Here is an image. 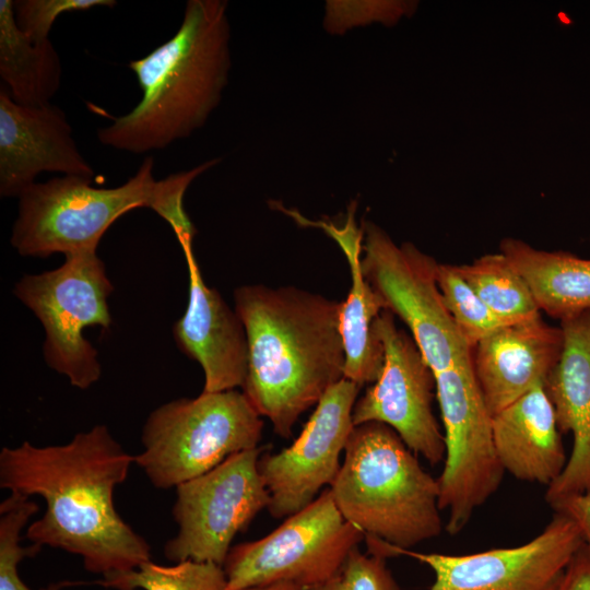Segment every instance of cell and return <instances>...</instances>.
Here are the masks:
<instances>
[{
	"mask_svg": "<svg viewBox=\"0 0 590 590\" xmlns=\"http://www.w3.org/2000/svg\"><path fill=\"white\" fill-rule=\"evenodd\" d=\"M578 526L562 512L529 542L483 552L449 555L396 548L371 540V552L388 558L404 555L428 566V590H557L566 568L583 545Z\"/></svg>",
	"mask_w": 590,
	"mask_h": 590,
	"instance_id": "cell-12",
	"label": "cell"
},
{
	"mask_svg": "<svg viewBox=\"0 0 590 590\" xmlns=\"http://www.w3.org/2000/svg\"><path fill=\"white\" fill-rule=\"evenodd\" d=\"M234 299L248 342L243 392L276 435L290 438L300 414L344 378L342 302L264 285L240 286Z\"/></svg>",
	"mask_w": 590,
	"mask_h": 590,
	"instance_id": "cell-2",
	"label": "cell"
},
{
	"mask_svg": "<svg viewBox=\"0 0 590 590\" xmlns=\"http://www.w3.org/2000/svg\"><path fill=\"white\" fill-rule=\"evenodd\" d=\"M499 252L524 280L540 311L559 322L590 311V259L510 237L500 241Z\"/></svg>",
	"mask_w": 590,
	"mask_h": 590,
	"instance_id": "cell-21",
	"label": "cell"
},
{
	"mask_svg": "<svg viewBox=\"0 0 590 590\" xmlns=\"http://www.w3.org/2000/svg\"><path fill=\"white\" fill-rule=\"evenodd\" d=\"M435 381L445 440L439 508L448 511L445 529L455 535L498 489L505 471L494 446L492 414L472 362L436 374Z\"/></svg>",
	"mask_w": 590,
	"mask_h": 590,
	"instance_id": "cell-10",
	"label": "cell"
},
{
	"mask_svg": "<svg viewBox=\"0 0 590 590\" xmlns=\"http://www.w3.org/2000/svg\"><path fill=\"white\" fill-rule=\"evenodd\" d=\"M362 226V272L385 309L405 323L434 374L471 363L472 350L442 302L439 262L412 243L397 245L373 222Z\"/></svg>",
	"mask_w": 590,
	"mask_h": 590,
	"instance_id": "cell-9",
	"label": "cell"
},
{
	"mask_svg": "<svg viewBox=\"0 0 590 590\" xmlns=\"http://www.w3.org/2000/svg\"><path fill=\"white\" fill-rule=\"evenodd\" d=\"M227 2L190 0L167 42L132 60L142 97L126 115L97 130L98 141L134 154L190 137L221 101L231 69Z\"/></svg>",
	"mask_w": 590,
	"mask_h": 590,
	"instance_id": "cell-3",
	"label": "cell"
},
{
	"mask_svg": "<svg viewBox=\"0 0 590 590\" xmlns=\"http://www.w3.org/2000/svg\"><path fill=\"white\" fill-rule=\"evenodd\" d=\"M189 273V300L173 327L178 349L204 373L205 392L243 387L248 370V342L241 319L202 279L192 244L181 245Z\"/></svg>",
	"mask_w": 590,
	"mask_h": 590,
	"instance_id": "cell-16",
	"label": "cell"
},
{
	"mask_svg": "<svg viewBox=\"0 0 590 590\" xmlns=\"http://www.w3.org/2000/svg\"><path fill=\"white\" fill-rule=\"evenodd\" d=\"M241 590H304V589L291 582H275V583H270V585H264V586L245 588Z\"/></svg>",
	"mask_w": 590,
	"mask_h": 590,
	"instance_id": "cell-31",
	"label": "cell"
},
{
	"mask_svg": "<svg viewBox=\"0 0 590 590\" xmlns=\"http://www.w3.org/2000/svg\"><path fill=\"white\" fill-rule=\"evenodd\" d=\"M564 345L559 327L542 317L504 324L472 349V367L492 415L543 385Z\"/></svg>",
	"mask_w": 590,
	"mask_h": 590,
	"instance_id": "cell-17",
	"label": "cell"
},
{
	"mask_svg": "<svg viewBox=\"0 0 590 590\" xmlns=\"http://www.w3.org/2000/svg\"><path fill=\"white\" fill-rule=\"evenodd\" d=\"M60 57L50 39L35 42L15 21L14 1H0V78L10 97L23 106L50 103L61 84Z\"/></svg>",
	"mask_w": 590,
	"mask_h": 590,
	"instance_id": "cell-22",
	"label": "cell"
},
{
	"mask_svg": "<svg viewBox=\"0 0 590 590\" xmlns=\"http://www.w3.org/2000/svg\"><path fill=\"white\" fill-rule=\"evenodd\" d=\"M560 358L544 382L560 434L573 435V449L559 476L547 486L555 502L590 488V311L560 321Z\"/></svg>",
	"mask_w": 590,
	"mask_h": 590,
	"instance_id": "cell-18",
	"label": "cell"
},
{
	"mask_svg": "<svg viewBox=\"0 0 590 590\" xmlns=\"http://www.w3.org/2000/svg\"><path fill=\"white\" fill-rule=\"evenodd\" d=\"M219 161L156 180L154 158L146 156L134 176L114 188H96L92 178L81 176L35 182L19 197L11 245L21 256L39 258L96 251L107 229L137 208L154 210L179 243L193 240L197 231L185 212L184 194L194 178Z\"/></svg>",
	"mask_w": 590,
	"mask_h": 590,
	"instance_id": "cell-4",
	"label": "cell"
},
{
	"mask_svg": "<svg viewBox=\"0 0 590 590\" xmlns=\"http://www.w3.org/2000/svg\"><path fill=\"white\" fill-rule=\"evenodd\" d=\"M437 284L447 310L471 350L506 324L479 297L456 264H438Z\"/></svg>",
	"mask_w": 590,
	"mask_h": 590,
	"instance_id": "cell-26",
	"label": "cell"
},
{
	"mask_svg": "<svg viewBox=\"0 0 590 590\" xmlns=\"http://www.w3.org/2000/svg\"><path fill=\"white\" fill-rule=\"evenodd\" d=\"M384 346L379 377L356 400L353 425L377 422L391 427L416 456L436 465L445 459L444 433L433 412L435 374L412 335L384 309L375 320Z\"/></svg>",
	"mask_w": 590,
	"mask_h": 590,
	"instance_id": "cell-13",
	"label": "cell"
},
{
	"mask_svg": "<svg viewBox=\"0 0 590 590\" xmlns=\"http://www.w3.org/2000/svg\"><path fill=\"white\" fill-rule=\"evenodd\" d=\"M113 291L96 251L67 255L59 268L24 275L14 286L13 294L44 327L46 364L79 389H87L101 377L97 352L83 331L90 326L110 327Z\"/></svg>",
	"mask_w": 590,
	"mask_h": 590,
	"instance_id": "cell-7",
	"label": "cell"
},
{
	"mask_svg": "<svg viewBox=\"0 0 590 590\" xmlns=\"http://www.w3.org/2000/svg\"><path fill=\"white\" fill-rule=\"evenodd\" d=\"M116 4L114 0H16L14 15L23 33L35 42H45L49 39L52 24L62 13Z\"/></svg>",
	"mask_w": 590,
	"mask_h": 590,
	"instance_id": "cell-28",
	"label": "cell"
},
{
	"mask_svg": "<svg viewBox=\"0 0 590 590\" xmlns=\"http://www.w3.org/2000/svg\"><path fill=\"white\" fill-rule=\"evenodd\" d=\"M44 172L92 178L94 169L58 106H23L0 88V196L19 198Z\"/></svg>",
	"mask_w": 590,
	"mask_h": 590,
	"instance_id": "cell-15",
	"label": "cell"
},
{
	"mask_svg": "<svg viewBox=\"0 0 590 590\" xmlns=\"http://www.w3.org/2000/svg\"><path fill=\"white\" fill-rule=\"evenodd\" d=\"M133 463L109 429L96 425L64 445L3 447L0 487L45 500L44 515L26 529L32 543L78 555L87 571L109 578L151 560L149 543L114 504Z\"/></svg>",
	"mask_w": 590,
	"mask_h": 590,
	"instance_id": "cell-1",
	"label": "cell"
},
{
	"mask_svg": "<svg viewBox=\"0 0 590 590\" xmlns=\"http://www.w3.org/2000/svg\"><path fill=\"white\" fill-rule=\"evenodd\" d=\"M557 590H590V550L585 544L566 568Z\"/></svg>",
	"mask_w": 590,
	"mask_h": 590,
	"instance_id": "cell-30",
	"label": "cell"
},
{
	"mask_svg": "<svg viewBox=\"0 0 590 590\" xmlns=\"http://www.w3.org/2000/svg\"><path fill=\"white\" fill-rule=\"evenodd\" d=\"M260 447L231 456L211 471L176 487L172 509L178 527L164 546L170 562L223 566L235 536L270 505L258 470Z\"/></svg>",
	"mask_w": 590,
	"mask_h": 590,
	"instance_id": "cell-11",
	"label": "cell"
},
{
	"mask_svg": "<svg viewBox=\"0 0 590 590\" xmlns=\"http://www.w3.org/2000/svg\"><path fill=\"white\" fill-rule=\"evenodd\" d=\"M457 268L504 323L522 322L541 316L529 286L503 253H486Z\"/></svg>",
	"mask_w": 590,
	"mask_h": 590,
	"instance_id": "cell-23",
	"label": "cell"
},
{
	"mask_svg": "<svg viewBox=\"0 0 590 590\" xmlns=\"http://www.w3.org/2000/svg\"><path fill=\"white\" fill-rule=\"evenodd\" d=\"M386 559L357 546L330 579L309 590H400Z\"/></svg>",
	"mask_w": 590,
	"mask_h": 590,
	"instance_id": "cell-27",
	"label": "cell"
},
{
	"mask_svg": "<svg viewBox=\"0 0 590 590\" xmlns=\"http://www.w3.org/2000/svg\"><path fill=\"white\" fill-rule=\"evenodd\" d=\"M344 519L365 538L396 548L438 536L442 529L439 483L389 426L353 427L340 471L330 485Z\"/></svg>",
	"mask_w": 590,
	"mask_h": 590,
	"instance_id": "cell-5",
	"label": "cell"
},
{
	"mask_svg": "<svg viewBox=\"0 0 590 590\" xmlns=\"http://www.w3.org/2000/svg\"><path fill=\"white\" fill-rule=\"evenodd\" d=\"M356 205V201L349 205L342 226L321 220L311 221L295 209L284 208L281 202L275 203L274 209L292 217L300 226L321 228L345 255L352 286L346 300L342 302L340 312V332L345 353L344 378L362 388L366 384L375 382L384 366V346L374 324L385 306L362 272L364 231L355 221Z\"/></svg>",
	"mask_w": 590,
	"mask_h": 590,
	"instance_id": "cell-19",
	"label": "cell"
},
{
	"mask_svg": "<svg viewBox=\"0 0 590 590\" xmlns=\"http://www.w3.org/2000/svg\"><path fill=\"white\" fill-rule=\"evenodd\" d=\"M361 388L343 378L323 394L298 437L276 453L261 452L258 470L270 495L273 518H287L330 487L354 427L352 414Z\"/></svg>",
	"mask_w": 590,
	"mask_h": 590,
	"instance_id": "cell-14",
	"label": "cell"
},
{
	"mask_svg": "<svg viewBox=\"0 0 590 590\" xmlns=\"http://www.w3.org/2000/svg\"><path fill=\"white\" fill-rule=\"evenodd\" d=\"M550 507L568 516L578 526L583 543L590 550V488L585 493L559 499Z\"/></svg>",
	"mask_w": 590,
	"mask_h": 590,
	"instance_id": "cell-29",
	"label": "cell"
},
{
	"mask_svg": "<svg viewBox=\"0 0 590 590\" xmlns=\"http://www.w3.org/2000/svg\"><path fill=\"white\" fill-rule=\"evenodd\" d=\"M94 583L114 590H225L227 579L223 567L214 563L184 560L164 566L148 560Z\"/></svg>",
	"mask_w": 590,
	"mask_h": 590,
	"instance_id": "cell-24",
	"label": "cell"
},
{
	"mask_svg": "<svg viewBox=\"0 0 590 590\" xmlns=\"http://www.w3.org/2000/svg\"><path fill=\"white\" fill-rule=\"evenodd\" d=\"M364 533L344 519L329 487L266 536L232 546L225 590L291 582L309 590L330 579Z\"/></svg>",
	"mask_w": 590,
	"mask_h": 590,
	"instance_id": "cell-8",
	"label": "cell"
},
{
	"mask_svg": "<svg viewBox=\"0 0 590 590\" xmlns=\"http://www.w3.org/2000/svg\"><path fill=\"white\" fill-rule=\"evenodd\" d=\"M492 430L499 462L516 479L548 486L563 472L568 458L543 385L492 415Z\"/></svg>",
	"mask_w": 590,
	"mask_h": 590,
	"instance_id": "cell-20",
	"label": "cell"
},
{
	"mask_svg": "<svg viewBox=\"0 0 590 590\" xmlns=\"http://www.w3.org/2000/svg\"><path fill=\"white\" fill-rule=\"evenodd\" d=\"M263 420L244 392H205L164 403L148 416L134 456L151 484L168 489L238 452L259 447Z\"/></svg>",
	"mask_w": 590,
	"mask_h": 590,
	"instance_id": "cell-6",
	"label": "cell"
},
{
	"mask_svg": "<svg viewBox=\"0 0 590 590\" xmlns=\"http://www.w3.org/2000/svg\"><path fill=\"white\" fill-rule=\"evenodd\" d=\"M38 510L37 504L25 495L10 493L0 504V590H31L21 579L17 565L25 557H34L43 546L20 545L21 531ZM84 581L61 580L40 590H62L84 585Z\"/></svg>",
	"mask_w": 590,
	"mask_h": 590,
	"instance_id": "cell-25",
	"label": "cell"
}]
</instances>
